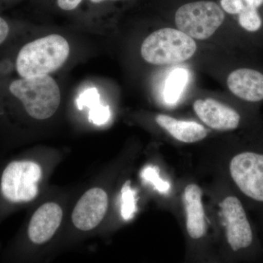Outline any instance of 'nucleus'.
<instances>
[{"mask_svg":"<svg viewBox=\"0 0 263 263\" xmlns=\"http://www.w3.org/2000/svg\"><path fill=\"white\" fill-rule=\"evenodd\" d=\"M69 54L67 40L60 34H50L24 45L17 55L15 69L24 79L49 75L65 63Z\"/></svg>","mask_w":263,"mask_h":263,"instance_id":"f257e3e1","label":"nucleus"},{"mask_svg":"<svg viewBox=\"0 0 263 263\" xmlns=\"http://www.w3.org/2000/svg\"><path fill=\"white\" fill-rule=\"evenodd\" d=\"M9 91L27 113L37 120L51 117L61 102L60 87L49 75L16 79L10 83Z\"/></svg>","mask_w":263,"mask_h":263,"instance_id":"f03ea898","label":"nucleus"},{"mask_svg":"<svg viewBox=\"0 0 263 263\" xmlns=\"http://www.w3.org/2000/svg\"><path fill=\"white\" fill-rule=\"evenodd\" d=\"M197 50L193 38L181 30L164 28L155 31L143 41L141 56L155 65H174L191 58Z\"/></svg>","mask_w":263,"mask_h":263,"instance_id":"7ed1b4c3","label":"nucleus"},{"mask_svg":"<svg viewBox=\"0 0 263 263\" xmlns=\"http://www.w3.org/2000/svg\"><path fill=\"white\" fill-rule=\"evenodd\" d=\"M224 19V12L213 2L188 3L179 8L175 15L179 30L197 40L212 37Z\"/></svg>","mask_w":263,"mask_h":263,"instance_id":"20e7f679","label":"nucleus"},{"mask_svg":"<svg viewBox=\"0 0 263 263\" xmlns=\"http://www.w3.org/2000/svg\"><path fill=\"white\" fill-rule=\"evenodd\" d=\"M42 176L41 166L30 161H15L5 167L1 178V192L12 202H29L38 193Z\"/></svg>","mask_w":263,"mask_h":263,"instance_id":"39448f33","label":"nucleus"},{"mask_svg":"<svg viewBox=\"0 0 263 263\" xmlns=\"http://www.w3.org/2000/svg\"><path fill=\"white\" fill-rule=\"evenodd\" d=\"M230 171L242 193L263 202V155L243 152L235 156L230 162Z\"/></svg>","mask_w":263,"mask_h":263,"instance_id":"423d86ee","label":"nucleus"},{"mask_svg":"<svg viewBox=\"0 0 263 263\" xmlns=\"http://www.w3.org/2000/svg\"><path fill=\"white\" fill-rule=\"evenodd\" d=\"M221 209L226 222L227 240L231 249L237 252L249 247L253 234L241 202L234 196L227 197L221 202Z\"/></svg>","mask_w":263,"mask_h":263,"instance_id":"0eeeda50","label":"nucleus"},{"mask_svg":"<svg viewBox=\"0 0 263 263\" xmlns=\"http://www.w3.org/2000/svg\"><path fill=\"white\" fill-rule=\"evenodd\" d=\"M108 205L106 193L102 189H91L81 197L72 212L74 226L83 231L94 229L103 220Z\"/></svg>","mask_w":263,"mask_h":263,"instance_id":"6e6552de","label":"nucleus"},{"mask_svg":"<svg viewBox=\"0 0 263 263\" xmlns=\"http://www.w3.org/2000/svg\"><path fill=\"white\" fill-rule=\"evenodd\" d=\"M197 117L216 130H232L239 125L240 117L234 109L214 99L197 100L193 105Z\"/></svg>","mask_w":263,"mask_h":263,"instance_id":"1a4fd4ad","label":"nucleus"},{"mask_svg":"<svg viewBox=\"0 0 263 263\" xmlns=\"http://www.w3.org/2000/svg\"><path fill=\"white\" fill-rule=\"evenodd\" d=\"M62 210L55 202L43 204L33 214L28 228L29 239L36 245H42L52 238L60 227Z\"/></svg>","mask_w":263,"mask_h":263,"instance_id":"9d476101","label":"nucleus"},{"mask_svg":"<svg viewBox=\"0 0 263 263\" xmlns=\"http://www.w3.org/2000/svg\"><path fill=\"white\" fill-rule=\"evenodd\" d=\"M202 190L195 183L188 185L183 192L186 212V230L193 239H199L206 233L207 224L202 201Z\"/></svg>","mask_w":263,"mask_h":263,"instance_id":"9b49d317","label":"nucleus"},{"mask_svg":"<svg viewBox=\"0 0 263 263\" xmlns=\"http://www.w3.org/2000/svg\"><path fill=\"white\" fill-rule=\"evenodd\" d=\"M228 86L235 96L249 102L263 100V75L251 69H238L228 78Z\"/></svg>","mask_w":263,"mask_h":263,"instance_id":"f8f14e48","label":"nucleus"},{"mask_svg":"<svg viewBox=\"0 0 263 263\" xmlns=\"http://www.w3.org/2000/svg\"><path fill=\"white\" fill-rule=\"evenodd\" d=\"M156 122L175 139L183 143H191L202 141L208 135L207 129L195 122L178 120L169 116L160 114Z\"/></svg>","mask_w":263,"mask_h":263,"instance_id":"ddd939ff","label":"nucleus"},{"mask_svg":"<svg viewBox=\"0 0 263 263\" xmlns=\"http://www.w3.org/2000/svg\"><path fill=\"white\" fill-rule=\"evenodd\" d=\"M188 71L183 68L175 69L166 80L164 88V100L168 105L179 101L188 82Z\"/></svg>","mask_w":263,"mask_h":263,"instance_id":"4468645a","label":"nucleus"},{"mask_svg":"<svg viewBox=\"0 0 263 263\" xmlns=\"http://www.w3.org/2000/svg\"><path fill=\"white\" fill-rule=\"evenodd\" d=\"M136 192L131 187L130 181L124 183L122 190L121 214L124 220H130L137 211Z\"/></svg>","mask_w":263,"mask_h":263,"instance_id":"2eb2a0df","label":"nucleus"},{"mask_svg":"<svg viewBox=\"0 0 263 263\" xmlns=\"http://www.w3.org/2000/svg\"><path fill=\"white\" fill-rule=\"evenodd\" d=\"M238 15V22L246 30L249 32H256L260 29L262 20L257 12V8L245 5L243 9Z\"/></svg>","mask_w":263,"mask_h":263,"instance_id":"dca6fc26","label":"nucleus"},{"mask_svg":"<svg viewBox=\"0 0 263 263\" xmlns=\"http://www.w3.org/2000/svg\"><path fill=\"white\" fill-rule=\"evenodd\" d=\"M141 176L146 182L153 185L156 190L160 193H168L171 185L160 177L159 169L155 166H147L142 171Z\"/></svg>","mask_w":263,"mask_h":263,"instance_id":"f3484780","label":"nucleus"},{"mask_svg":"<svg viewBox=\"0 0 263 263\" xmlns=\"http://www.w3.org/2000/svg\"><path fill=\"white\" fill-rule=\"evenodd\" d=\"M110 118V108L100 103L90 108L89 121L96 125H103L108 122Z\"/></svg>","mask_w":263,"mask_h":263,"instance_id":"a211bd4d","label":"nucleus"},{"mask_svg":"<svg viewBox=\"0 0 263 263\" xmlns=\"http://www.w3.org/2000/svg\"><path fill=\"white\" fill-rule=\"evenodd\" d=\"M100 95L98 90L91 88L84 91L77 100L78 108L82 110L84 107L91 108L100 103Z\"/></svg>","mask_w":263,"mask_h":263,"instance_id":"6ab92c4d","label":"nucleus"},{"mask_svg":"<svg viewBox=\"0 0 263 263\" xmlns=\"http://www.w3.org/2000/svg\"><path fill=\"white\" fill-rule=\"evenodd\" d=\"M221 5L230 14H239L245 7L243 0H221Z\"/></svg>","mask_w":263,"mask_h":263,"instance_id":"aec40b11","label":"nucleus"},{"mask_svg":"<svg viewBox=\"0 0 263 263\" xmlns=\"http://www.w3.org/2000/svg\"><path fill=\"white\" fill-rule=\"evenodd\" d=\"M82 0H57V4L61 9L64 10H72L76 9Z\"/></svg>","mask_w":263,"mask_h":263,"instance_id":"412c9836","label":"nucleus"},{"mask_svg":"<svg viewBox=\"0 0 263 263\" xmlns=\"http://www.w3.org/2000/svg\"><path fill=\"white\" fill-rule=\"evenodd\" d=\"M10 33V27L8 22L0 16V45L6 41Z\"/></svg>","mask_w":263,"mask_h":263,"instance_id":"4be33fe9","label":"nucleus"},{"mask_svg":"<svg viewBox=\"0 0 263 263\" xmlns=\"http://www.w3.org/2000/svg\"><path fill=\"white\" fill-rule=\"evenodd\" d=\"M247 5L254 7V8H259L263 4V0H245Z\"/></svg>","mask_w":263,"mask_h":263,"instance_id":"5701e85b","label":"nucleus"},{"mask_svg":"<svg viewBox=\"0 0 263 263\" xmlns=\"http://www.w3.org/2000/svg\"><path fill=\"white\" fill-rule=\"evenodd\" d=\"M90 1L94 3H102V2L105 1V0H90Z\"/></svg>","mask_w":263,"mask_h":263,"instance_id":"b1692460","label":"nucleus"}]
</instances>
